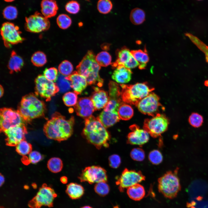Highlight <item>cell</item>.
<instances>
[{"label": "cell", "mask_w": 208, "mask_h": 208, "mask_svg": "<svg viewBox=\"0 0 208 208\" xmlns=\"http://www.w3.org/2000/svg\"><path fill=\"white\" fill-rule=\"evenodd\" d=\"M0 116L1 132H3L11 128L26 123L18 111L11 108H1Z\"/></svg>", "instance_id": "7c38bea8"}, {"label": "cell", "mask_w": 208, "mask_h": 208, "mask_svg": "<svg viewBox=\"0 0 208 208\" xmlns=\"http://www.w3.org/2000/svg\"><path fill=\"white\" fill-rule=\"evenodd\" d=\"M98 118L106 128L113 126L120 120L118 113L105 111L103 110Z\"/></svg>", "instance_id": "cb8c5ba5"}, {"label": "cell", "mask_w": 208, "mask_h": 208, "mask_svg": "<svg viewBox=\"0 0 208 208\" xmlns=\"http://www.w3.org/2000/svg\"><path fill=\"white\" fill-rule=\"evenodd\" d=\"M136 106L142 113L152 116L165 109L159 102V97L152 92L140 101Z\"/></svg>", "instance_id": "9c48e42d"}, {"label": "cell", "mask_w": 208, "mask_h": 208, "mask_svg": "<svg viewBox=\"0 0 208 208\" xmlns=\"http://www.w3.org/2000/svg\"><path fill=\"white\" fill-rule=\"evenodd\" d=\"M58 75V70L55 67L46 68L43 72V75L46 79L54 82L57 80Z\"/></svg>", "instance_id": "f6af8a7d"}, {"label": "cell", "mask_w": 208, "mask_h": 208, "mask_svg": "<svg viewBox=\"0 0 208 208\" xmlns=\"http://www.w3.org/2000/svg\"><path fill=\"white\" fill-rule=\"evenodd\" d=\"M169 123L168 118L164 114L159 113L151 118L146 119L143 129L151 136L157 138L167 130Z\"/></svg>", "instance_id": "52a82bcc"}, {"label": "cell", "mask_w": 208, "mask_h": 208, "mask_svg": "<svg viewBox=\"0 0 208 208\" xmlns=\"http://www.w3.org/2000/svg\"><path fill=\"white\" fill-rule=\"evenodd\" d=\"M129 129L131 131L127 135L128 144L141 147L148 142L149 134L144 129H140L138 126L135 124L130 126Z\"/></svg>", "instance_id": "e0dca14e"}, {"label": "cell", "mask_w": 208, "mask_h": 208, "mask_svg": "<svg viewBox=\"0 0 208 208\" xmlns=\"http://www.w3.org/2000/svg\"><path fill=\"white\" fill-rule=\"evenodd\" d=\"M0 97H1L3 95L4 93V89L1 85H0Z\"/></svg>", "instance_id": "f5cc1de1"}, {"label": "cell", "mask_w": 208, "mask_h": 208, "mask_svg": "<svg viewBox=\"0 0 208 208\" xmlns=\"http://www.w3.org/2000/svg\"><path fill=\"white\" fill-rule=\"evenodd\" d=\"M3 14L4 17L8 20H13L16 18L18 15V11L16 7L9 5L3 10Z\"/></svg>", "instance_id": "b9f144b4"}, {"label": "cell", "mask_w": 208, "mask_h": 208, "mask_svg": "<svg viewBox=\"0 0 208 208\" xmlns=\"http://www.w3.org/2000/svg\"><path fill=\"white\" fill-rule=\"evenodd\" d=\"M148 159L152 164L157 165L162 162L163 156L160 151L155 149L150 152L148 155Z\"/></svg>", "instance_id": "60d3db41"}, {"label": "cell", "mask_w": 208, "mask_h": 208, "mask_svg": "<svg viewBox=\"0 0 208 208\" xmlns=\"http://www.w3.org/2000/svg\"><path fill=\"white\" fill-rule=\"evenodd\" d=\"M127 189L128 196L133 200H140L145 196V191L144 187L139 183L136 184Z\"/></svg>", "instance_id": "484cf974"}, {"label": "cell", "mask_w": 208, "mask_h": 208, "mask_svg": "<svg viewBox=\"0 0 208 208\" xmlns=\"http://www.w3.org/2000/svg\"><path fill=\"white\" fill-rule=\"evenodd\" d=\"M145 177L140 171L125 168L116 182L120 192H123L125 189L145 180Z\"/></svg>", "instance_id": "4fadbf2b"}, {"label": "cell", "mask_w": 208, "mask_h": 208, "mask_svg": "<svg viewBox=\"0 0 208 208\" xmlns=\"http://www.w3.org/2000/svg\"><path fill=\"white\" fill-rule=\"evenodd\" d=\"M205 56L206 61L208 63V53L205 55Z\"/></svg>", "instance_id": "db71d44e"}, {"label": "cell", "mask_w": 208, "mask_h": 208, "mask_svg": "<svg viewBox=\"0 0 208 208\" xmlns=\"http://www.w3.org/2000/svg\"><path fill=\"white\" fill-rule=\"evenodd\" d=\"M61 182L64 184H66L68 182V179L67 177L65 176L62 177L60 179Z\"/></svg>", "instance_id": "f907efd6"}, {"label": "cell", "mask_w": 208, "mask_h": 208, "mask_svg": "<svg viewBox=\"0 0 208 208\" xmlns=\"http://www.w3.org/2000/svg\"><path fill=\"white\" fill-rule=\"evenodd\" d=\"M66 78L70 81L71 87L77 94H80L87 86L88 83L85 77L77 71L66 76Z\"/></svg>", "instance_id": "d6986e66"}, {"label": "cell", "mask_w": 208, "mask_h": 208, "mask_svg": "<svg viewBox=\"0 0 208 208\" xmlns=\"http://www.w3.org/2000/svg\"><path fill=\"white\" fill-rule=\"evenodd\" d=\"M133 110L131 107L125 103L120 105L118 111L120 119L123 120L130 119L133 116Z\"/></svg>", "instance_id": "f546056e"}, {"label": "cell", "mask_w": 208, "mask_h": 208, "mask_svg": "<svg viewBox=\"0 0 208 208\" xmlns=\"http://www.w3.org/2000/svg\"><path fill=\"white\" fill-rule=\"evenodd\" d=\"M121 97L125 103L134 105L148 95L154 88L146 82L137 83L133 85L121 84Z\"/></svg>", "instance_id": "5b68a950"}, {"label": "cell", "mask_w": 208, "mask_h": 208, "mask_svg": "<svg viewBox=\"0 0 208 208\" xmlns=\"http://www.w3.org/2000/svg\"><path fill=\"white\" fill-rule=\"evenodd\" d=\"M6 136L5 142L9 146H14L21 141L25 140L27 133L25 123H23L11 128L3 132Z\"/></svg>", "instance_id": "2e32d148"}, {"label": "cell", "mask_w": 208, "mask_h": 208, "mask_svg": "<svg viewBox=\"0 0 208 208\" xmlns=\"http://www.w3.org/2000/svg\"><path fill=\"white\" fill-rule=\"evenodd\" d=\"M0 31L4 44L7 48L21 43L24 40L18 27L12 23L6 22L3 23Z\"/></svg>", "instance_id": "8fae6325"}, {"label": "cell", "mask_w": 208, "mask_h": 208, "mask_svg": "<svg viewBox=\"0 0 208 208\" xmlns=\"http://www.w3.org/2000/svg\"><path fill=\"white\" fill-rule=\"evenodd\" d=\"M50 25L48 18L38 12L25 18V28L30 32L40 33L48 30Z\"/></svg>", "instance_id": "9a60e30c"}, {"label": "cell", "mask_w": 208, "mask_h": 208, "mask_svg": "<svg viewBox=\"0 0 208 208\" xmlns=\"http://www.w3.org/2000/svg\"><path fill=\"white\" fill-rule=\"evenodd\" d=\"M58 69L61 75L67 76L72 73L73 68L70 62L68 60H65L60 64Z\"/></svg>", "instance_id": "8d00e7d4"}, {"label": "cell", "mask_w": 208, "mask_h": 208, "mask_svg": "<svg viewBox=\"0 0 208 208\" xmlns=\"http://www.w3.org/2000/svg\"><path fill=\"white\" fill-rule=\"evenodd\" d=\"M74 107L77 115L85 119L92 116L95 110L91 98L87 97L79 98Z\"/></svg>", "instance_id": "ac0fdd59"}, {"label": "cell", "mask_w": 208, "mask_h": 208, "mask_svg": "<svg viewBox=\"0 0 208 208\" xmlns=\"http://www.w3.org/2000/svg\"><path fill=\"white\" fill-rule=\"evenodd\" d=\"M94 90L91 99L95 110L104 108L109 100V96L107 92L97 87H94Z\"/></svg>", "instance_id": "ffe728a7"}, {"label": "cell", "mask_w": 208, "mask_h": 208, "mask_svg": "<svg viewBox=\"0 0 208 208\" xmlns=\"http://www.w3.org/2000/svg\"><path fill=\"white\" fill-rule=\"evenodd\" d=\"M95 192L101 196H104L109 193L110 188L106 182L102 181L96 183L94 186Z\"/></svg>", "instance_id": "f35d334b"}, {"label": "cell", "mask_w": 208, "mask_h": 208, "mask_svg": "<svg viewBox=\"0 0 208 208\" xmlns=\"http://www.w3.org/2000/svg\"><path fill=\"white\" fill-rule=\"evenodd\" d=\"M115 68L112 75V78L114 80L121 84L130 81L132 74L131 69L122 65L118 66Z\"/></svg>", "instance_id": "44dd1931"}, {"label": "cell", "mask_w": 208, "mask_h": 208, "mask_svg": "<svg viewBox=\"0 0 208 208\" xmlns=\"http://www.w3.org/2000/svg\"><path fill=\"white\" fill-rule=\"evenodd\" d=\"M146 14L142 9L136 8L132 10L130 14V19L134 25H138L142 23L145 19Z\"/></svg>", "instance_id": "f1b7e54d"}, {"label": "cell", "mask_w": 208, "mask_h": 208, "mask_svg": "<svg viewBox=\"0 0 208 208\" xmlns=\"http://www.w3.org/2000/svg\"><path fill=\"white\" fill-rule=\"evenodd\" d=\"M81 208H92L90 206H83V207H81Z\"/></svg>", "instance_id": "11a10c76"}, {"label": "cell", "mask_w": 208, "mask_h": 208, "mask_svg": "<svg viewBox=\"0 0 208 208\" xmlns=\"http://www.w3.org/2000/svg\"><path fill=\"white\" fill-rule=\"evenodd\" d=\"M31 61L33 64L37 67H41L47 62V58L45 54L43 52L38 51L32 55Z\"/></svg>", "instance_id": "836d02e7"}, {"label": "cell", "mask_w": 208, "mask_h": 208, "mask_svg": "<svg viewBox=\"0 0 208 208\" xmlns=\"http://www.w3.org/2000/svg\"><path fill=\"white\" fill-rule=\"evenodd\" d=\"M130 156L133 160L141 161L144 159L145 155L144 151L142 148H137L132 150L130 153Z\"/></svg>", "instance_id": "ee69618b"}, {"label": "cell", "mask_w": 208, "mask_h": 208, "mask_svg": "<svg viewBox=\"0 0 208 208\" xmlns=\"http://www.w3.org/2000/svg\"><path fill=\"white\" fill-rule=\"evenodd\" d=\"M116 55L117 59L112 64L113 68H115L119 66H125L132 56L131 51L125 47L118 49L116 51Z\"/></svg>", "instance_id": "603a6c76"}, {"label": "cell", "mask_w": 208, "mask_h": 208, "mask_svg": "<svg viewBox=\"0 0 208 208\" xmlns=\"http://www.w3.org/2000/svg\"><path fill=\"white\" fill-rule=\"evenodd\" d=\"M113 7V4L110 0H99L97 3V9L101 14H106L109 13Z\"/></svg>", "instance_id": "e575fe53"}, {"label": "cell", "mask_w": 208, "mask_h": 208, "mask_svg": "<svg viewBox=\"0 0 208 208\" xmlns=\"http://www.w3.org/2000/svg\"><path fill=\"white\" fill-rule=\"evenodd\" d=\"M41 7L42 14L48 18L55 16L58 10L57 3L55 0H42Z\"/></svg>", "instance_id": "7402d4cb"}, {"label": "cell", "mask_w": 208, "mask_h": 208, "mask_svg": "<svg viewBox=\"0 0 208 208\" xmlns=\"http://www.w3.org/2000/svg\"><path fill=\"white\" fill-rule=\"evenodd\" d=\"M46 109L44 103L31 93L22 98L17 110L26 122L44 116Z\"/></svg>", "instance_id": "3957f363"}, {"label": "cell", "mask_w": 208, "mask_h": 208, "mask_svg": "<svg viewBox=\"0 0 208 208\" xmlns=\"http://www.w3.org/2000/svg\"><path fill=\"white\" fill-rule=\"evenodd\" d=\"M54 190L46 184L43 185L39 189L36 195L31 200L28 206L31 208H40L42 206L51 207L57 196Z\"/></svg>", "instance_id": "30bf717a"}, {"label": "cell", "mask_w": 208, "mask_h": 208, "mask_svg": "<svg viewBox=\"0 0 208 208\" xmlns=\"http://www.w3.org/2000/svg\"><path fill=\"white\" fill-rule=\"evenodd\" d=\"M203 121L202 116L197 113H193L189 116L188 121L193 127L198 128L202 125Z\"/></svg>", "instance_id": "7bdbcfd3"}, {"label": "cell", "mask_w": 208, "mask_h": 208, "mask_svg": "<svg viewBox=\"0 0 208 208\" xmlns=\"http://www.w3.org/2000/svg\"><path fill=\"white\" fill-rule=\"evenodd\" d=\"M95 57L92 51H88L76 67V69L79 74L85 77L88 84H94L101 87L103 80L99 75L101 66L96 62Z\"/></svg>", "instance_id": "277c9868"}, {"label": "cell", "mask_w": 208, "mask_h": 208, "mask_svg": "<svg viewBox=\"0 0 208 208\" xmlns=\"http://www.w3.org/2000/svg\"><path fill=\"white\" fill-rule=\"evenodd\" d=\"M134 58L139 63V68L143 69L145 68L146 64L149 60L148 55L145 49L143 51L141 50H133L131 51Z\"/></svg>", "instance_id": "83f0119b"}, {"label": "cell", "mask_w": 208, "mask_h": 208, "mask_svg": "<svg viewBox=\"0 0 208 208\" xmlns=\"http://www.w3.org/2000/svg\"><path fill=\"white\" fill-rule=\"evenodd\" d=\"M139 63L133 56L129 62L125 66L126 67L131 69L135 68L139 66Z\"/></svg>", "instance_id": "681fc988"}, {"label": "cell", "mask_w": 208, "mask_h": 208, "mask_svg": "<svg viewBox=\"0 0 208 208\" xmlns=\"http://www.w3.org/2000/svg\"><path fill=\"white\" fill-rule=\"evenodd\" d=\"M205 85L208 86V81H206L205 83Z\"/></svg>", "instance_id": "6f0895ef"}, {"label": "cell", "mask_w": 208, "mask_h": 208, "mask_svg": "<svg viewBox=\"0 0 208 208\" xmlns=\"http://www.w3.org/2000/svg\"><path fill=\"white\" fill-rule=\"evenodd\" d=\"M109 164L110 167L113 168H117L120 165L121 159L120 156L117 154H113L109 157Z\"/></svg>", "instance_id": "c3c4849f"}, {"label": "cell", "mask_w": 208, "mask_h": 208, "mask_svg": "<svg viewBox=\"0 0 208 208\" xmlns=\"http://www.w3.org/2000/svg\"><path fill=\"white\" fill-rule=\"evenodd\" d=\"M16 146V152L19 155L23 156L28 155L32 151L31 145L25 140L20 142Z\"/></svg>", "instance_id": "1f68e13d"}, {"label": "cell", "mask_w": 208, "mask_h": 208, "mask_svg": "<svg viewBox=\"0 0 208 208\" xmlns=\"http://www.w3.org/2000/svg\"><path fill=\"white\" fill-rule=\"evenodd\" d=\"M84 190L82 186L75 183H71L66 187V192L72 199L80 198L83 194Z\"/></svg>", "instance_id": "4316f807"}, {"label": "cell", "mask_w": 208, "mask_h": 208, "mask_svg": "<svg viewBox=\"0 0 208 208\" xmlns=\"http://www.w3.org/2000/svg\"><path fill=\"white\" fill-rule=\"evenodd\" d=\"M77 95L74 92H69L65 93L62 98L64 104L68 107L74 106L78 101Z\"/></svg>", "instance_id": "74e56055"}, {"label": "cell", "mask_w": 208, "mask_h": 208, "mask_svg": "<svg viewBox=\"0 0 208 208\" xmlns=\"http://www.w3.org/2000/svg\"><path fill=\"white\" fill-rule=\"evenodd\" d=\"M179 170V168L177 167L173 171H167L158 179L159 191L167 198H174L181 190L178 176Z\"/></svg>", "instance_id": "8992f818"}, {"label": "cell", "mask_w": 208, "mask_h": 208, "mask_svg": "<svg viewBox=\"0 0 208 208\" xmlns=\"http://www.w3.org/2000/svg\"><path fill=\"white\" fill-rule=\"evenodd\" d=\"M95 58L96 62L100 66L106 67L111 64V56L107 51L100 52L96 56Z\"/></svg>", "instance_id": "d6a6232c"}, {"label": "cell", "mask_w": 208, "mask_h": 208, "mask_svg": "<svg viewBox=\"0 0 208 208\" xmlns=\"http://www.w3.org/2000/svg\"><path fill=\"white\" fill-rule=\"evenodd\" d=\"M0 185H2L5 181V179L3 175H0Z\"/></svg>", "instance_id": "816d5d0a"}, {"label": "cell", "mask_w": 208, "mask_h": 208, "mask_svg": "<svg viewBox=\"0 0 208 208\" xmlns=\"http://www.w3.org/2000/svg\"><path fill=\"white\" fill-rule=\"evenodd\" d=\"M79 179L81 182H87L92 184L100 182H107V177L106 170L98 166L87 167L82 171Z\"/></svg>", "instance_id": "5bb4252c"}, {"label": "cell", "mask_w": 208, "mask_h": 208, "mask_svg": "<svg viewBox=\"0 0 208 208\" xmlns=\"http://www.w3.org/2000/svg\"><path fill=\"white\" fill-rule=\"evenodd\" d=\"M74 121L73 116L67 119L55 112L44 124V133L49 139L60 142L66 140L73 134Z\"/></svg>", "instance_id": "6da1fadb"}, {"label": "cell", "mask_w": 208, "mask_h": 208, "mask_svg": "<svg viewBox=\"0 0 208 208\" xmlns=\"http://www.w3.org/2000/svg\"><path fill=\"white\" fill-rule=\"evenodd\" d=\"M66 10L69 13L75 14L77 13L80 10L79 3L76 1L72 0L68 2L65 5Z\"/></svg>", "instance_id": "bcb514c9"}, {"label": "cell", "mask_w": 208, "mask_h": 208, "mask_svg": "<svg viewBox=\"0 0 208 208\" xmlns=\"http://www.w3.org/2000/svg\"><path fill=\"white\" fill-rule=\"evenodd\" d=\"M5 1L7 2H11L13 1L14 0H4Z\"/></svg>", "instance_id": "9f6ffc18"}, {"label": "cell", "mask_w": 208, "mask_h": 208, "mask_svg": "<svg viewBox=\"0 0 208 208\" xmlns=\"http://www.w3.org/2000/svg\"><path fill=\"white\" fill-rule=\"evenodd\" d=\"M47 166L48 169L51 172L56 173L62 170L63 166V162L61 159L57 157L51 158L48 161Z\"/></svg>", "instance_id": "4dcf8cb0"}, {"label": "cell", "mask_w": 208, "mask_h": 208, "mask_svg": "<svg viewBox=\"0 0 208 208\" xmlns=\"http://www.w3.org/2000/svg\"><path fill=\"white\" fill-rule=\"evenodd\" d=\"M82 135L89 143L98 149L109 146L110 135L98 117L93 116L85 119V127Z\"/></svg>", "instance_id": "7a4b0ae2"}, {"label": "cell", "mask_w": 208, "mask_h": 208, "mask_svg": "<svg viewBox=\"0 0 208 208\" xmlns=\"http://www.w3.org/2000/svg\"><path fill=\"white\" fill-rule=\"evenodd\" d=\"M35 93L45 99L50 101L51 98L60 90L56 83L49 80L42 75H39L35 80Z\"/></svg>", "instance_id": "ba28073f"}, {"label": "cell", "mask_w": 208, "mask_h": 208, "mask_svg": "<svg viewBox=\"0 0 208 208\" xmlns=\"http://www.w3.org/2000/svg\"><path fill=\"white\" fill-rule=\"evenodd\" d=\"M24 64V61L22 58L17 55L14 51H13L11 53L8 65L10 73H12L14 72L20 71Z\"/></svg>", "instance_id": "d4e9b609"}, {"label": "cell", "mask_w": 208, "mask_h": 208, "mask_svg": "<svg viewBox=\"0 0 208 208\" xmlns=\"http://www.w3.org/2000/svg\"><path fill=\"white\" fill-rule=\"evenodd\" d=\"M1 208H3V207H1Z\"/></svg>", "instance_id": "680465c9"}, {"label": "cell", "mask_w": 208, "mask_h": 208, "mask_svg": "<svg viewBox=\"0 0 208 208\" xmlns=\"http://www.w3.org/2000/svg\"><path fill=\"white\" fill-rule=\"evenodd\" d=\"M28 155L27 159L28 162L33 164H35L39 162L43 157L42 155L36 151H32Z\"/></svg>", "instance_id": "7dc6e473"}, {"label": "cell", "mask_w": 208, "mask_h": 208, "mask_svg": "<svg viewBox=\"0 0 208 208\" xmlns=\"http://www.w3.org/2000/svg\"><path fill=\"white\" fill-rule=\"evenodd\" d=\"M197 0L200 1V0Z\"/></svg>", "instance_id": "91938a15"}, {"label": "cell", "mask_w": 208, "mask_h": 208, "mask_svg": "<svg viewBox=\"0 0 208 208\" xmlns=\"http://www.w3.org/2000/svg\"><path fill=\"white\" fill-rule=\"evenodd\" d=\"M72 20L67 15L61 14L57 18V23L59 27L62 29H66L70 27L72 24Z\"/></svg>", "instance_id": "d590c367"}, {"label": "cell", "mask_w": 208, "mask_h": 208, "mask_svg": "<svg viewBox=\"0 0 208 208\" xmlns=\"http://www.w3.org/2000/svg\"><path fill=\"white\" fill-rule=\"evenodd\" d=\"M57 83L60 90L62 92H65L69 90L71 87V84L70 81L67 80L65 76L62 75L58 76Z\"/></svg>", "instance_id": "ab89813d"}]
</instances>
